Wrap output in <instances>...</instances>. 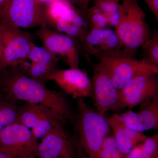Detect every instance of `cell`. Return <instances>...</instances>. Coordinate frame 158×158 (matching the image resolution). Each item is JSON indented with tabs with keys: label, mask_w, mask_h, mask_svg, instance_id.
<instances>
[{
	"label": "cell",
	"mask_w": 158,
	"mask_h": 158,
	"mask_svg": "<svg viewBox=\"0 0 158 158\" xmlns=\"http://www.w3.org/2000/svg\"><path fill=\"white\" fill-rule=\"evenodd\" d=\"M0 92L4 97L16 101L46 107L64 123L73 118V110L68 99L28 76L19 67L7 68L0 73Z\"/></svg>",
	"instance_id": "1"
},
{
	"label": "cell",
	"mask_w": 158,
	"mask_h": 158,
	"mask_svg": "<svg viewBox=\"0 0 158 158\" xmlns=\"http://www.w3.org/2000/svg\"><path fill=\"white\" fill-rule=\"evenodd\" d=\"M77 100L73 123L77 158H97L110 127L106 117L90 107L84 98Z\"/></svg>",
	"instance_id": "2"
},
{
	"label": "cell",
	"mask_w": 158,
	"mask_h": 158,
	"mask_svg": "<svg viewBox=\"0 0 158 158\" xmlns=\"http://www.w3.org/2000/svg\"><path fill=\"white\" fill-rule=\"evenodd\" d=\"M146 15L137 0H123L119 4V19L115 31L123 50L133 56L151 37Z\"/></svg>",
	"instance_id": "3"
},
{
	"label": "cell",
	"mask_w": 158,
	"mask_h": 158,
	"mask_svg": "<svg viewBox=\"0 0 158 158\" xmlns=\"http://www.w3.org/2000/svg\"><path fill=\"white\" fill-rule=\"evenodd\" d=\"M42 7L46 24L54 31L79 39L87 31L81 11L68 0H54Z\"/></svg>",
	"instance_id": "4"
},
{
	"label": "cell",
	"mask_w": 158,
	"mask_h": 158,
	"mask_svg": "<svg viewBox=\"0 0 158 158\" xmlns=\"http://www.w3.org/2000/svg\"><path fill=\"white\" fill-rule=\"evenodd\" d=\"M98 63L102 66L112 79L114 86L120 90L135 76L143 71L158 67L127 53L123 50L105 54L98 57Z\"/></svg>",
	"instance_id": "5"
},
{
	"label": "cell",
	"mask_w": 158,
	"mask_h": 158,
	"mask_svg": "<svg viewBox=\"0 0 158 158\" xmlns=\"http://www.w3.org/2000/svg\"><path fill=\"white\" fill-rule=\"evenodd\" d=\"M0 32L6 68L22 65L34 44L30 34L16 26L2 22Z\"/></svg>",
	"instance_id": "6"
},
{
	"label": "cell",
	"mask_w": 158,
	"mask_h": 158,
	"mask_svg": "<svg viewBox=\"0 0 158 158\" xmlns=\"http://www.w3.org/2000/svg\"><path fill=\"white\" fill-rule=\"evenodd\" d=\"M38 140L31 129L16 120L0 135V150L11 158H36Z\"/></svg>",
	"instance_id": "7"
},
{
	"label": "cell",
	"mask_w": 158,
	"mask_h": 158,
	"mask_svg": "<svg viewBox=\"0 0 158 158\" xmlns=\"http://www.w3.org/2000/svg\"><path fill=\"white\" fill-rule=\"evenodd\" d=\"M41 4L37 0H9L0 9V22L20 29L40 27L46 24Z\"/></svg>",
	"instance_id": "8"
},
{
	"label": "cell",
	"mask_w": 158,
	"mask_h": 158,
	"mask_svg": "<svg viewBox=\"0 0 158 158\" xmlns=\"http://www.w3.org/2000/svg\"><path fill=\"white\" fill-rule=\"evenodd\" d=\"M158 67L143 71L135 76L119 90L123 109H131L158 94Z\"/></svg>",
	"instance_id": "9"
},
{
	"label": "cell",
	"mask_w": 158,
	"mask_h": 158,
	"mask_svg": "<svg viewBox=\"0 0 158 158\" xmlns=\"http://www.w3.org/2000/svg\"><path fill=\"white\" fill-rule=\"evenodd\" d=\"M94 104L102 115L109 111L115 113L123 110L119 98V90L114 86L107 72L99 63L93 68L92 81Z\"/></svg>",
	"instance_id": "10"
},
{
	"label": "cell",
	"mask_w": 158,
	"mask_h": 158,
	"mask_svg": "<svg viewBox=\"0 0 158 158\" xmlns=\"http://www.w3.org/2000/svg\"><path fill=\"white\" fill-rule=\"evenodd\" d=\"M16 120L31 129L37 139L42 138L52 130L64 124L48 108L27 102L18 106Z\"/></svg>",
	"instance_id": "11"
},
{
	"label": "cell",
	"mask_w": 158,
	"mask_h": 158,
	"mask_svg": "<svg viewBox=\"0 0 158 158\" xmlns=\"http://www.w3.org/2000/svg\"><path fill=\"white\" fill-rule=\"evenodd\" d=\"M36 34L44 47L60 56L69 68L80 69L79 49L75 38L55 31L46 24L40 26Z\"/></svg>",
	"instance_id": "12"
},
{
	"label": "cell",
	"mask_w": 158,
	"mask_h": 158,
	"mask_svg": "<svg viewBox=\"0 0 158 158\" xmlns=\"http://www.w3.org/2000/svg\"><path fill=\"white\" fill-rule=\"evenodd\" d=\"M37 158H77L73 138L63 127L52 130L37 145Z\"/></svg>",
	"instance_id": "13"
},
{
	"label": "cell",
	"mask_w": 158,
	"mask_h": 158,
	"mask_svg": "<svg viewBox=\"0 0 158 158\" xmlns=\"http://www.w3.org/2000/svg\"><path fill=\"white\" fill-rule=\"evenodd\" d=\"M49 81L55 82L65 93L76 99L93 96L91 80L80 69H57L51 75Z\"/></svg>",
	"instance_id": "14"
},
{
	"label": "cell",
	"mask_w": 158,
	"mask_h": 158,
	"mask_svg": "<svg viewBox=\"0 0 158 158\" xmlns=\"http://www.w3.org/2000/svg\"><path fill=\"white\" fill-rule=\"evenodd\" d=\"M110 129L113 133L119 151L124 158L137 144L147 138L143 132L137 131L127 127L123 122L120 115L115 113L107 117Z\"/></svg>",
	"instance_id": "15"
},
{
	"label": "cell",
	"mask_w": 158,
	"mask_h": 158,
	"mask_svg": "<svg viewBox=\"0 0 158 158\" xmlns=\"http://www.w3.org/2000/svg\"><path fill=\"white\" fill-rule=\"evenodd\" d=\"M90 29L93 33L91 41L94 56L97 58L122 49V44L115 31L109 28Z\"/></svg>",
	"instance_id": "16"
},
{
	"label": "cell",
	"mask_w": 158,
	"mask_h": 158,
	"mask_svg": "<svg viewBox=\"0 0 158 158\" xmlns=\"http://www.w3.org/2000/svg\"><path fill=\"white\" fill-rule=\"evenodd\" d=\"M138 113L146 131L158 128V94L139 105Z\"/></svg>",
	"instance_id": "17"
},
{
	"label": "cell",
	"mask_w": 158,
	"mask_h": 158,
	"mask_svg": "<svg viewBox=\"0 0 158 158\" xmlns=\"http://www.w3.org/2000/svg\"><path fill=\"white\" fill-rule=\"evenodd\" d=\"M123 158H158V134L147 137Z\"/></svg>",
	"instance_id": "18"
},
{
	"label": "cell",
	"mask_w": 158,
	"mask_h": 158,
	"mask_svg": "<svg viewBox=\"0 0 158 158\" xmlns=\"http://www.w3.org/2000/svg\"><path fill=\"white\" fill-rule=\"evenodd\" d=\"M58 62H40L32 63L27 69L20 68L23 72L32 78L45 84L49 81L51 75L58 69Z\"/></svg>",
	"instance_id": "19"
},
{
	"label": "cell",
	"mask_w": 158,
	"mask_h": 158,
	"mask_svg": "<svg viewBox=\"0 0 158 158\" xmlns=\"http://www.w3.org/2000/svg\"><path fill=\"white\" fill-rule=\"evenodd\" d=\"M18 106L12 99L4 97L0 101V135L8 126L16 121Z\"/></svg>",
	"instance_id": "20"
},
{
	"label": "cell",
	"mask_w": 158,
	"mask_h": 158,
	"mask_svg": "<svg viewBox=\"0 0 158 158\" xmlns=\"http://www.w3.org/2000/svg\"><path fill=\"white\" fill-rule=\"evenodd\" d=\"M147 63L158 66V33L156 31L153 36L148 38L141 46Z\"/></svg>",
	"instance_id": "21"
},
{
	"label": "cell",
	"mask_w": 158,
	"mask_h": 158,
	"mask_svg": "<svg viewBox=\"0 0 158 158\" xmlns=\"http://www.w3.org/2000/svg\"><path fill=\"white\" fill-rule=\"evenodd\" d=\"M119 3L113 1H103L95 4L104 13L110 27H115L119 19Z\"/></svg>",
	"instance_id": "22"
},
{
	"label": "cell",
	"mask_w": 158,
	"mask_h": 158,
	"mask_svg": "<svg viewBox=\"0 0 158 158\" xmlns=\"http://www.w3.org/2000/svg\"><path fill=\"white\" fill-rule=\"evenodd\" d=\"M85 15L90 22L91 28H109L110 26L106 16L97 6L94 5L88 8Z\"/></svg>",
	"instance_id": "23"
},
{
	"label": "cell",
	"mask_w": 158,
	"mask_h": 158,
	"mask_svg": "<svg viewBox=\"0 0 158 158\" xmlns=\"http://www.w3.org/2000/svg\"><path fill=\"white\" fill-rule=\"evenodd\" d=\"M59 58L50 52L44 47H39L34 44L31 48L28 56L32 63L40 62H58Z\"/></svg>",
	"instance_id": "24"
},
{
	"label": "cell",
	"mask_w": 158,
	"mask_h": 158,
	"mask_svg": "<svg viewBox=\"0 0 158 158\" xmlns=\"http://www.w3.org/2000/svg\"><path fill=\"white\" fill-rule=\"evenodd\" d=\"M97 158H123L113 135L107 136Z\"/></svg>",
	"instance_id": "25"
},
{
	"label": "cell",
	"mask_w": 158,
	"mask_h": 158,
	"mask_svg": "<svg viewBox=\"0 0 158 158\" xmlns=\"http://www.w3.org/2000/svg\"><path fill=\"white\" fill-rule=\"evenodd\" d=\"M123 122L127 127L137 131L144 132L146 131L141 123L138 113L131 109H128L122 115H120Z\"/></svg>",
	"instance_id": "26"
},
{
	"label": "cell",
	"mask_w": 158,
	"mask_h": 158,
	"mask_svg": "<svg viewBox=\"0 0 158 158\" xmlns=\"http://www.w3.org/2000/svg\"><path fill=\"white\" fill-rule=\"evenodd\" d=\"M77 9L85 14L86 11L89 8V3L90 0H68Z\"/></svg>",
	"instance_id": "27"
},
{
	"label": "cell",
	"mask_w": 158,
	"mask_h": 158,
	"mask_svg": "<svg viewBox=\"0 0 158 158\" xmlns=\"http://www.w3.org/2000/svg\"><path fill=\"white\" fill-rule=\"evenodd\" d=\"M147 4L150 11L154 15L157 21H158V0H146Z\"/></svg>",
	"instance_id": "28"
},
{
	"label": "cell",
	"mask_w": 158,
	"mask_h": 158,
	"mask_svg": "<svg viewBox=\"0 0 158 158\" xmlns=\"http://www.w3.org/2000/svg\"><path fill=\"white\" fill-rule=\"evenodd\" d=\"M6 69L4 65L3 59L2 47V40H1V32H0V73Z\"/></svg>",
	"instance_id": "29"
},
{
	"label": "cell",
	"mask_w": 158,
	"mask_h": 158,
	"mask_svg": "<svg viewBox=\"0 0 158 158\" xmlns=\"http://www.w3.org/2000/svg\"><path fill=\"white\" fill-rule=\"evenodd\" d=\"M0 158H11L10 156L4 152L0 150Z\"/></svg>",
	"instance_id": "30"
},
{
	"label": "cell",
	"mask_w": 158,
	"mask_h": 158,
	"mask_svg": "<svg viewBox=\"0 0 158 158\" xmlns=\"http://www.w3.org/2000/svg\"><path fill=\"white\" fill-rule=\"evenodd\" d=\"M9 0H0V9L4 7Z\"/></svg>",
	"instance_id": "31"
},
{
	"label": "cell",
	"mask_w": 158,
	"mask_h": 158,
	"mask_svg": "<svg viewBox=\"0 0 158 158\" xmlns=\"http://www.w3.org/2000/svg\"><path fill=\"white\" fill-rule=\"evenodd\" d=\"M115 1V2H119L121 1H123V0H95V4L100 2H103V1Z\"/></svg>",
	"instance_id": "32"
},
{
	"label": "cell",
	"mask_w": 158,
	"mask_h": 158,
	"mask_svg": "<svg viewBox=\"0 0 158 158\" xmlns=\"http://www.w3.org/2000/svg\"><path fill=\"white\" fill-rule=\"evenodd\" d=\"M38 2H39L40 4L43 3H47L48 2H52V1H54V0H37Z\"/></svg>",
	"instance_id": "33"
},
{
	"label": "cell",
	"mask_w": 158,
	"mask_h": 158,
	"mask_svg": "<svg viewBox=\"0 0 158 158\" xmlns=\"http://www.w3.org/2000/svg\"><path fill=\"white\" fill-rule=\"evenodd\" d=\"M3 98H4V97H3V95H2V94L0 92V101H1Z\"/></svg>",
	"instance_id": "34"
},
{
	"label": "cell",
	"mask_w": 158,
	"mask_h": 158,
	"mask_svg": "<svg viewBox=\"0 0 158 158\" xmlns=\"http://www.w3.org/2000/svg\"><path fill=\"white\" fill-rule=\"evenodd\" d=\"M144 1H146V0H144Z\"/></svg>",
	"instance_id": "35"
},
{
	"label": "cell",
	"mask_w": 158,
	"mask_h": 158,
	"mask_svg": "<svg viewBox=\"0 0 158 158\" xmlns=\"http://www.w3.org/2000/svg\"></svg>",
	"instance_id": "36"
}]
</instances>
